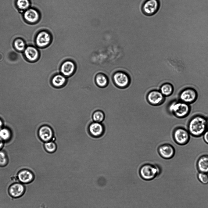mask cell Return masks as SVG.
<instances>
[{"instance_id": "17", "label": "cell", "mask_w": 208, "mask_h": 208, "mask_svg": "<svg viewBox=\"0 0 208 208\" xmlns=\"http://www.w3.org/2000/svg\"><path fill=\"white\" fill-rule=\"evenodd\" d=\"M75 69V65L72 61H66L62 64L60 71L64 76H68L73 73Z\"/></svg>"}, {"instance_id": "13", "label": "cell", "mask_w": 208, "mask_h": 208, "mask_svg": "<svg viewBox=\"0 0 208 208\" xmlns=\"http://www.w3.org/2000/svg\"><path fill=\"white\" fill-rule=\"evenodd\" d=\"M24 54L27 60L30 62H34L37 61L39 56L38 50L33 46L27 47L24 51Z\"/></svg>"}, {"instance_id": "8", "label": "cell", "mask_w": 208, "mask_h": 208, "mask_svg": "<svg viewBox=\"0 0 208 208\" xmlns=\"http://www.w3.org/2000/svg\"><path fill=\"white\" fill-rule=\"evenodd\" d=\"M113 79L116 85L120 88H124L128 85L130 79L127 74L122 71H118L114 74Z\"/></svg>"}, {"instance_id": "18", "label": "cell", "mask_w": 208, "mask_h": 208, "mask_svg": "<svg viewBox=\"0 0 208 208\" xmlns=\"http://www.w3.org/2000/svg\"><path fill=\"white\" fill-rule=\"evenodd\" d=\"M197 167L200 172L208 173V155L201 156L197 162Z\"/></svg>"}, {"instance_id": "31", "label": "cell", "mask_w": 208, "mask_h": 208, "mask_svg": "<svg viewBox=\"0 0 208 208\" xmlns=\"http://www.w3.org/2000/svg\"><path fill=\"white\" fill-rule=\"evenodd\" d=\"M4 125V122L3 120L0 118V129L3 127Z\"/></svg>"}, {"instance_id": "33", "label": "cell", "mask_w": 208, "mask_h": 208, "mask_svg": "<svg viewBox=\"0 0 208 208\" xmlns=\"http://www.w3.org/2000/svg\"><path fill=\"white\" fill-rule=\"evenodd\" d=\"M26 127H27V126H26Z\"/></svg>"}, {"instance_id": "21", "label": "cell", "mask_w": 208, "mask_h": 208, "mask_svg": "<svg viewBox=\"0 0 208 208\" xmlns=\"http://www.w3.org/2000/svg\"><path fill=\"white\" fill-rule=\"evenodd\" d=\"M66 81V78L64 76L58 74L54 76L52 79V82L54 86L59 87L63 85Z\"/></svg>"}, {"instance_id": "24", "label": "cell", "mask_w": 208, "mask_h": 208, "mask_svg": "<svg viewBox=\"0 0 208 208\" xmlns=\"http://www.w3.org/2000/svg\"><path fill=\"white\" fill-rule=\"evenodd\" d=\"M95 80L97 84L100 87H104L108 84V79L106 76L103 74L98 75Z\"/></svg>"}, {"instance_id": "26", "label": "cell", "mask_w": 208, "mask_h": 208, "mask_svg": "<svg viewBox=\"0 0 208 208\" xmlns=\"http://www.w3.org/2000/svg\"><path fill=\"white\" fill-rule=\"evenodd\" d=\"M93 120L95 122L101 123L105 118V115L103 112L100 110L95 112L92 115Z\"/></svg>"}, {"instance_id": "3", "label": "cell", "mask_w": 208, "mask_h": 208, "mask_svg": "<svg viewBox=\"0 0 208 208\" xmlns=\"http://www.w3.org/2000/svg\"><path fill=\"white\" fill-rule=\"evenodd\" d=\"M168 109L170 113L177 117L183 118L188 115L190 111V107L189 104L179 100L171 103Z\"/></svg>"}, {"instance_id": "16", "label": "cell", "mask_w": 208, "mask_h": 208, "mask_svg": "<svg viewBox=\"0 0 208 208\" xmlns=\"http://www.w3.org/2000/svg\"><path fill=\"white\" fill-rule=\"evenodd\" d=\"M89 132L93 137H97L102 136L104 131V128L100 123L95 122L92 123L89 127Z\"/></svg>"}, {"instance_id": "32", "label": "cell", "mask_w": 208, "mask_h": 208, "mask_svg": "<svg viewBox=\"0 0 208 208\" xmlns=\"http://www.w3.org/2000/svg\"><path fill=\"white\" fill-rule=\"evenodd\" d=\"M206 129L208 131V119H206Z\"/></svg>"}, {"instance_id": "9", "label": "cell", "mask_w": 208, "mask_h": 208, "mask_svg": "<svg viewBox=\"0 0 208 208\" xmlns=\"http://www.w3.org/2000/svg\"><path fill=\"white\" fill-rule=\"evenodd\" d=\"M165 97L160 91L153 90L149 93L147 99L151 105L158 106L164 102Z\"/></svg>"}, {"instance_id": "12", "label": "cell", "mask_w": 208, "mask_h": 208, "mask_svg": "<svg viewBox=\"0 0 208 208\" xmlns=\"http://www.w3.org/2000/svg\"><path fill=\"white\" fill-rule=\"evenodd\" d=\"M23 16L26 22L30 23H34L39 21L40 15L36 9L33 8H29L25 11Z\"/></svg>"}, {"instance_id": "7", "label": "cell", "mask_w": 208, "mask_h": 208, "mask_svg": "<svg viewBox=\"0 0 208 208\" xmlns=\"http://www.w3.org/2000/svg\"><path fill=\"white\" fill-rule=\"evenodd\" d=\"M52 39L51 35L48 32L45 30L41 31L36 36V44L40 48L45 47L50 44Z\"/></svg>"}, {"instance_id": "27", "label": "cell", "mask_w": 208, "mask_h": 208, "mask_svg": "<svg viewBox=\"0 0 208 208\" xmlns=\"http://www.w3.org/2000/svg\"><path fill=\"white\" fill-rule=\"evenodd\" d=\"M44 147L47 152L49 153H52L56 151L57 147L56 144L54 142L50 141L45 143Z\"/></svg>"}, {"instance_id": "29", "label": "cell", "mask_w": 208, "mask_h": 208, "mask_svg": "<svg viewBox=\"0 0 208 208\" xmlns=\"http://www.w3.org/2000/svg\"><path fill=\"white\" fill-rule=\"evenodd\" d=\"M203 135L204 141L208 144V131H206Z\"/></svg>"}, {"instance_id": "4", "label": "cell", "mask_w": 208, "mask_h": 208, "mask_svg": "<svg viewBox=\"0 0 208 208\" xmlns=\"http://www.w3.org/2000/svg\"><path fill=\"white\" fill-rule=\"evenodd\" d=\"M198 97L197 91L191 87L186 88L182 90L179 95L180 101L188 104L195 102Z\"/></svg>"}, {"instance_id": "11", "label": "cell", "mask_w": 208, "mask_h": 208, "mask_svg": "<svg viewBox=\"0 0 208 208\" xmlns=\"http://www.w3.org/2000/svg\"><path fill=\"white\" fill-rule=\"evenodd\" d=\"M159 153L163 158L170 159L174 156L175 151L174 147L169 144H164L160 146L158 149Z\"/></svg>"}, {"instance_id": "19", "label": "cell", "mask_w": 208, "mask_h": 208, "mask_svg": "<svg viewBox=\"0 0 208 208\" xmlns=\"http://www.w3.org/2000/svg\"><path fill=\"white\" fill-rule=\"evenodd\" d=\"M12 135V132L9 127H3L0 129V139L4 142L10 141Z\"/></svg>"}, {"instance_id": "25", "label": "cell", "mask_w": 208, "mask_h": 208, "mask_svg": "<svg viewBox=\"0 0 208 208\" xmlns=\"http://www.w3.org/2000/svg\"><path fill=\"white\" fill-rule=\"evenodd\" d=\"M9 162V158L6 152L4 150H0V166H6Z\"/></svg>"}, {"instance_id": "6", "label": "cell", "mask_w": 208, "mask_h": 208, "mask_svg": "<svg viewBox=\"0 0 208 208\" xmlns=\"http://www.w3.org/2000/svg\"><path fill=\"white\" fill-rule=\"evenodd\" d=\"M173 137L175 142L178 145H183L189 142L190 136L188 131L184 128L179 127L175 129L173 133Z\"/></svg>"}, {"instance_id": "28", "label": "cell", "mask_w": 208, "mask_h": 208, "mask_svg": "<svg viewBox=\"0 0 208 208\" xmlns=\"http://www.w3.org/2000/svg\"><path fill=\"white\" fill-rule=\"evenodd\" d=\"M198 178L202 183L204 184L208 183V175L207 173L200 172L198 174Z\"/></svg>"}, {"instance_id": "30", "label": "cell", "mask_w": 208, "mask_h": 208, "mask_svg": "<svg viewBox=\"0 0 208 208\" xmlns=\"http://www.w3.org/2000/svg\"><path fill=\"white\" fill-rule=\"evenodd\" d=\"M4 145V142L0 139V150L3 147Z\"/></svg>"}, {"instance_id": "2", "label": "cell", "mask_w": 208, "mask_h": 208, "mask_svg": "<svg viewBox=\"0 0 208 208\" xmlns=\"http://www.w3.org/2000/svg\"><path fill=\"white\" fill-rule=\"evenodd\" d=\"M161 170L158 165L150 163L143 165L139 170V174L142 179L151 181L159 175Z\"/></svg>"}, {"instance_id": "10", "label": "cell", "mask_w": 208, "mask_h": 208, "mask_svg": "<svg viewBox=\"0 0 208 208\" xmlns=\"http://www.w3.org/2000/svg\"><path fill=\"white\" fill-rule=\"evenodd\" d=\"M37 133L39 138L45 142L51 141L53 137V131L48 125H43L40 127Z\"/></svg>"}, {"instance_id": "5", "label": "cell", "mask_w": 208, "mask_h": 208, "mask_svg": "<svg viewBox=\"0 0 208 208\" xmlns=\"http://www.w3.org/2000/svg\"><path fill=\"white\" fill-rule=\"evenodd\" d=\"M160 3L159 0H145L142 5L143 13L147 16H152L158 10Z\"/></svg>"}, {"instance_id": "14", "label": "cell", "mask_w": 208, "mask_h": 208, "mask_svg": "<svg viewBox=\"0 0 208 208\" xmlns=\"http://www.w3.org/2000/svg\"><path fill=\"white\" fill-rule=\"evenodd\" d=\"M25 187L21 183H16L12 185L9 189L10 195L14 198L21 196L24 193Z\"/></svg>"}, {"instance_id": "22", "label": "cell", "mask_w": 208, "mask_h": 208, "mask_svg": "<svg viewBox=\"0 0 208 208\" xmlns=\"http://www.w3.org/2000/svg\"><path fill=\"white\" fill-rule=\"evenodd\" d=\"M13 46L15 49L19 52L23 51L26 48L25 43L21 38H17L14 40Z\"/></svg>"}, {"instance_id": "15", "label": "cell", "mask_w": 208, "mask_h": 208, "mask_svg": "<svg viewBox=\"0 0 208 208\" xmlns=\"http://www.w3.org/2000/svg\"><path fill=\"white\" fill-rule=\"evenodd\" d=\"M17 177L20 182L23 184L31 182L34 178L33 173L30 171L26 169L20 170L18 173Z\"/></svg>"}, {"instance_id": "20", "label": "cell", "mask_w": 208, "mask_h": 208, "mask_svg": "<svg viewBox=\"0 0 208 208\" xmlns=\"http://www.w3.org/2000/svg\"><path fill=\"white\" fill-rule=\"evenodd\" d=\"M174 88L170 83H167L163 84L160 88V91L165 96H168L173 93Z\"/></svg>"}, {"instance_id": "1", "label": "cell", "mask_w": 208, "mask_h": 208, "mask_svg": "<svg viewBox=\"0 0 208 208\" xmlns=\"http://www.w3.org/2000/svg\"><path fill=\"white\" fill-rule=\"evenodd\" d=\"M206 130V119L203 116H195L188 122V131L193 136H201Z\"/></svg>"}, {"instance_id": "23", "label": "cell", "mask_w": 208, "mask_h": 208, "mask_svg": "<svg viewBox=\"0 0 208 208\" xmlns=\"http://www.w3.org/2000/svg\"><path fill=\"white\" fill-rule=\"evenodd\" d=\"M16 4L19 10L25 11L29 8L30 3L29 0H16Z\"/></svg>"}]
</instances>
